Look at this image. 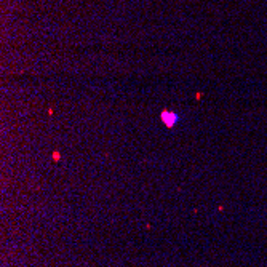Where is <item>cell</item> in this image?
Instances as JSON below:
<instances>
[{
  "label": "cell",
  "instance_id": "6da1fadb",
  "mask_svg": "<svg viewBox=\"0 0 267 267\" xmlns=\"http://www.w3.org/2000/svg\"><path fill=\"white\" fill-rule=\"evenodd\" d=\"M160 117H162V122L167 125V127H174L179 120V114L173 112V110H163Z\"/></svg>",
  "mask_w": 267,
  "mask_h": 267
}]
</instances>
